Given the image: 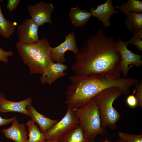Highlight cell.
<instances>
[{
	"label": "cell",
	"instance_id": "6da1fadb",
	"mask_svg": "<svg viewBox=\"0 0 142 142\" xmlns=\"http://www.w3.org/2000/svg\"><path fill=\"white\" fill-rule=\"evenodd\" d=\"M117 44L113 37L105 34L102 28L90 36L75 55L71 67L75 74L120 77L121 58Z\"/></svg>",
	"mask_w": 142,
	"mask_h": 142
},
{
	"label": "cell",
	"instance_id": "7a4b0ae2",
	"mask_svg": "<svg viewBox=\"0 0 142 142\" xmlns=\"http://www.w3.org/2000/svg\"><path fill=\"white\" fill-rule=\"evenodd\" d=\"M69 79L70 84L65 92L64 103L74 108L83 106L98 94L109 88L117 87L121 89L124 95H127L130 88L137 82L136 79L116 77L104 75L87 76L74 75Z\"/></svg>",
	"mask_w": 142,
	"mask_h": 142
},
{
	"label": "cell",
	"instance_id": "3957f363",
	"mask_svg": "<svg viewBox=\"0 0 142 142\" xmlns=\"http://www.w3.org/2000/svg\"><path fill=\"white\" fill-rule=\"evenodd\" d=\"M50 46L44 37L37 42L27 44L17 42L16 48L24 64L28 67L31 74H42L53 62Z\"/></svg>",
	"mask_w": 142,
	"mask_h": 142
},
{
	"label": "cell",
	"instance_id": "277c9868",
	"mask_svg": "<svg viewBox=\"0 0 142 142\" xmlns=\"http://www.w3.org/2000/svg\"><path fill=\"white\" fill-rule=\"evenodd\" d=\"M122 94L123 92L121 89L113 87L103 90L93 98L98 107L103 128L108 126L112 130L116 129V123L121 115L114 108L113 104Z\"/></svg>",
	"mask_w": 142,
	"mask_h": 142
},
{
	"label": "cell",
	"instance_id": "5b68a950",
	"mask_svg": "<svg viewBox=\"0 0 142 142\" xmlns=\"http://www.w3.org/2000/svg\"><path fill=\"white\" fill-rule=\"evenodd\" d=\"M74 110L87 138L93 139L106 132L102 126L98 107L93 99L81 107L74 108Z\"/></svg>",
	"mask_w": 142,
	"mask_h": 142
},
{
	"label": "cell",
	"instance_id": "8992f818",
	"mask_svg": "<svg viewBox=\"0 0 142 142\" xmlns=\"http://www.w3.org/2000/svg\"><path fill=\"white\" fill-rule=\"evenodd\" d=\"M79 125L74 107L68 105L64 116L49 129L45 134L47 141L59 140L64 135Z\"/></svg>",
	"mask_w": 142,
	"mask_h": 142
},
{
	"label": "cell",
	"instance_id": "52a82bcc",
	"mask_svg": "<svg viewBox=\"0 0 142 142\" xmlns=\"http://www.w3.org/2000/svg\"><path fill=\"white\" fill-rule=\"evenodd\" d=\"M117 50L121 58V73L124 78H126L130 69L133 66L140 67L142 65V56L135 54L128 49V44L119 37L117 38Z\"/></svg>",
	"mask_w": 142,
	"mask_h": 142
},
{
	"label": "cell",
	"instance_id": "ba28073f",
	"mask_svg": "<svg viewBox=\"0 0 142 142\" xmlns=\"http://www.w3.org/2000/svg\"><path fill=\"white\" fill-rule=\"evenodd\" d=\"M54 7L51 3L42 1L34 5H29L27 9L31 18L39 27L45 23L51 24V14Z\"/></svg>",
	"mask_w": 142,
	"mask_h": 142
},
{
	"label": "cell",
	"instance_id": "9c48e42d",
	"mask_svg": "<svg viewBox=\"0 0 142 142\" xmlns=\"http://www.w3.org/2000/svg\"><path fill=\"white\" fill-rule=\"evenodd\" d=\"M79 49L74 31L69 33L65 38L64 41L60 44L51 48V56L53 62L63 63L66 62L65 53L67 50L73 52L75 55Z\"/></svg>",
	"mask_w": 142,
	"mask_h": 142
},
{
	"label": "cell",
	"instance_id": "30bf717a",
	"mask_svg": "<svg viewBox=\"0 0 142 142\" xmlns=\"http://www.w3.org/2000/svg\"><path fill=\"white\" fill-rule=\"evenodd\" d=\"M38 27L31 18H26L17 27L18 42L29 44L38 42Z\"/></svg>",
	"mask_w": 142,
	"mask_h": 142
},
{
	"label": "cell",
	"instance_id": "8fae6325",
	"mask_svg": "<svg viewBox=\"0 0 142 142\" xmlns=\"http://www.w3.org/2000/svg\"><path fill=\"white\" fill-rule=\"evenodd\" d=\"M32 102L30 98L19 102L11 101L7 99L4 94L0 92V112L4 113L10 112H18L29 117L27 107L32 104Z\"/></svg>",
	"mask_w": 142,
	"mask_h": 142
},
{
	"label": "cell",
	"instance_id": "7c38bea8",
	"mask_svg": "<svg viewBox=\"0 0 142 142\" xmlns=\"http://www.w3.org/2000/svg\"><path fill=\"white\" fill-rule=\"evenodd\" d=\"M112 0H107L104 3L97 6L96 9L91 7L90 9L93 16L101 21L104 27L108 28L111 25L109 20L111 16L119 12L114 10Z\"/></svg>",
	"mask_w": 142,
	"mask_h": 142
},
{
	"label": "cell",
	"instance_id": "4fadbf2b",
	"mask_svg": "<svg viewBox=\"0 0 142 142\" xmlns=\"http://www.w3.org/2000/svg\"><path fill=\"white\" fill-rule=\"evenodd\" d=\"M68 68L63 63L52 62L41 74L40 80L42 84L50 85L60 78L66 75L64 71Z\"/></svg>",
	"mask_w": 142,
	"mask_h": 142
},
{
	"label": "cell",
	"instance_id": "5bb4252c",
	"mask_svg": "<svg viewBox=\"0 0 142 142\" xmlns=\"http://www.w3.org/2000/svg\"><path fill=\"white\" fill-rule=\"evenodd\" d=\"M2 131L5 136L15 142H28L27 132L24 124H20L16 118L9 128L4 129Z\"/></svg>",
	"mask_w": 142,
	"mask_h": 142
},
{
	"label": "cell",
	"instance_id": "9a60e30c",
	"mask_svg": "<svg viewBox=\"0 0 142 142\" xmlns=\"http://www.w3.org/2000/svg\"><path fill=\"white\" fill-rule=\"evenodd\" d=\"M27 110L31 119L38 125L40 130L44 134L58 121V120L50 119L39 113L31 104L27 106Z\"/></svg>",
	"mask_w": 142,
	"mask_h": 142
},
{
	"label": "cell",
	"instance_id": "2e32d148",
	"mask_svg": "<svg viewBox=\"0 0 142 142\" xmlns=\"http://www.w3.org/2000/svg\"><path fill=\"white\" fill-rule=\"evenodd\" d=\"M93 16L90 12L80 9L78 6L72 8L69 14V18L72 23L76 27L84 26L89 18Z\"/></svg>",
	"mask_w": 142,
	"mask_h": 142
},
{
	"label": "cell",
	"instance_id": "e0dca14e",
	"mask_svg": "<svg viewBox=\"0 0 142 142\" xmlns=\"http://www.w3.org/2000/svg\"><path fill=\"white\" fill-rule=\"evenodd\" d=\"M60 142H94L93 139L87 138L82 128L79 125L64 135Z\"/></svg>",
	"mask_w": 142,
	"mask_h": 142
},
{
	"label": "cell",
	"instance_id": "ac0fdd59",
	"mask_svg": "<svg viewBox=\"0 0 142 142\" xmlns=\"http://www.w3.org/2000/svg\"><path fill=\"white\" fill-rule=\"evenodd\" d=\"M125 24L131 32L142 29V13L132 12L126 14Z\"/></svg>",
	"mask_w": 142,
	"mask_h": 142
},
{
	"label": "cell",
	"instance_id": "d6986e66",
	"mask_svg": "<svg viewBox=\"0 0 142 142\" xmlns=\"http://www.w3.org/2000/svg\"><path fill=\"white\" fill-rule=\"evenodd\" d=\"M29 133L28 142H46L45 134L41 132L37 125L31 119L26 123Z\"/></svg>",
	"mask_w": 142,
	"mask_h": 142
},
{
	"label": "cell",
	"instance_id": "ffe728a7",
	"mask_svg": "<svg viewBox=\"0 0 142 142\" xmlns=\"http://www.w3.org/2000/svg\"><path fill=\"white\" fill-rule=\"evenodd\" d=\"M0 3V35L5 38H9L14 33L17 23L8 21L4 16Z\"/></svg>",
	"mask_w": 142,
	"mask_h": 142
},
{
	"label": "cell",
	"instance_id": "44dd1931",
	"mask_svg": "<svg viewBox=\"0 0 142 142\" xmlns=\"http://www.w3.org/2000/svg\"><path fill=\"white\" fill-rule=\"evenodd\" d=\"M115 8L126 15L132 12L142 13V2L139 0H128L121 5L116 6Z\"/></svg>",
	"mask_w": 142,
	"mask_h": 142
},
{
	"label": "cell",
	"instance_id": "7402d4cb",
	"mask_svg": "<svg viewBox=\"0 0 142 142\" xmlns=\"http://www.w3.org/2000/svg\"><path fill=\"white\" fill-rule=\"evenodd\" d=\"M120 139L125 142H142V135H133L119 132L118 133Z\"/></svg>",
	"mask_w": 142,
	"mask_h": 142
},
{
	"label": "cell",
	"instance_id": "603a6c76",
	"mask_svg": "<svg viewBox=\"0 0 142 142\" xmlns=\"http://www.w3.org/2000/svg\"><path fill=\"white\" fill-rule=\"evenodd\" d=\"M142 38L136 35H133V36L128 41L129 44L134 45L138 51L142 50Z\"/></svg>",
	"mask_w": 142,
	"mask_h": 142
},
{
	"label": "cell",
	"instance_id": "cb8c5ba5",
	"mask_svg": "<svg viewBox=\"0 0 142 142\" xmlns=\"http://www.w3.org/2000/svg\"><path fill=\"white\" fill-rule=\"evenodd\" d=\"M135 87L136 91L135 94L138 103V105L140 107H142V80L136 84Z\"/></svg>",
	"mask_w": 142,
	"mask_h": 142
},
{
	"label": "cell",
	"instance_id": "d4e9b609",
	"mask_svg": "<svg viewBox=\"0 0 142 142\" xmlns=\"http://www.w3.org/2000/svg\"><path fill=\"white\" fill-rule=\"evenodd\" d=\"M14 54L11 50L7 51L0 47V61L7 64L8 62V58Z\"/></svg>",
	"mask_w": 142,
	"mask_h": 142
},
{
	"label": "cell",
	"instance_id": "484cf974",
	"mask_svg": "<svg viewBox=\"0 0 142 142\" xmlns=\"http://www.w3.org/2000/svg\"><path fill=\"white\" fill-rule=\"evenodd\" d=\"M136 92V90L135 88L133 94L129 95L126 98V103L130 107L135 108L138 105L137 99L134 95Z\"/></svg>",
	"mask_w": 142,
	"mask_h": 142
},
{
	"label": "cell",
	"instance_id": "4316f807",
	"mask_svg": "<svg viewBox=\"0 0 142 142\" xmlns=\"http://www.w3.org/2000/svg\"><path fill=\"white\" fill-rule=\"evenodd\" d=\"M20 0H8L6 8L10 12L14 11L18 6Z\"/></svg>",
	"mask_w": 142,
	"mask_h": 142
},
{
	"label": "cell",
	"instance_id": "83f0119b",
	"mask_svg": "<svg viewBox=\"0 0 142 142\" xmlns=\"http://www.w3.org/2000/svg\"><path fill=\"white\" fill-rule=\"evenodd\" d=\"M16 118V116H15L9 119H4L0 115V126L6 125L12 123Z\"/></svg>",
	"mask_w": 142,
	"mask_h": 142
},
{
	"label": "cell",
	"instance_id": "f1b7e54d",
	"mask_svg": "<svg viewBox=\"0 0 142 142\" xmlns=\"http://www.w3.org/2000/svg\"><path fill=\"white\" fill-rule=\"evenodd\" d=\"M133 35H136L142 38V29H140L133 32Z\"/></svg>",
	"mask_w": 142,
	"mask_h": 142
},
{
	"label": "cell",
	"instance_id": "f546056e",
	"mask_svg": "<svg viewBox=\"0 0 142 142\" xmlns=\"http://www.w3.org/2000/svg\"><path fill=\"white\" fill-rule=\"evenodd\" d=\"M46 142H60V141L59 140H55L50 141H47Z\"/></svg>",
	"mask_w": 142,
	"mask_h": 142
},
{
	"label": "cell",
	"instance_id": "4dcf8cb0",
	"mask_svg": "<svg viewBox=\"0 0 142 142\" xmlns=\"http://www.w3.org/2000/svg\"><path fill=\"white\" fill-rule=\"evenodd\" d=\"M118 142H125L124 141L120 139H119V140H118Z\"/></svg>",
	"mask_w": 142,
	"mask_h": 142
},
{
	"label": "cell",
	"instance_id": "1f68e13d",
	"mask_svg": "<svg viewBox=\"0 0 142 142\" xmlns=\"http://www.w3.org/2000/svg\"><path fill=\"white\" fill-rule=\"evenodd\" d=\"M103 142H110L107 140H106L103 141Z\"/></svg>",
	"mask_w": 142,
	"mask_h": 142
},
{
	"label": "cell",
	"instance_id": "d6a6232c",
	"mask_svg": "<svg viewBox=\"0 0 142 142\" xmlns=\"http://www.w3.org/2000/svg\"><path fill=\"white\" fill-rule=\"evenodd\" d=\"M3 1V0H0V3L1 2Z\"/></svg>",
	"mask_w": 142,
	"mask_h": 142
},
{
	"label": "cell",
	"instance_id": "836d02e7",
	"mask_svg": "<svg viewBox=\"0 0 142 142\" xmlns=\"http://www.w3.org/2000/svg\"><path fill=\"white\" fill-rule=\"evenodd\" d=\"M117 142H118L117 141Z\"/></svg>",
	"mask_w": 142,
	"mask_h": 142
}]
</instances>
